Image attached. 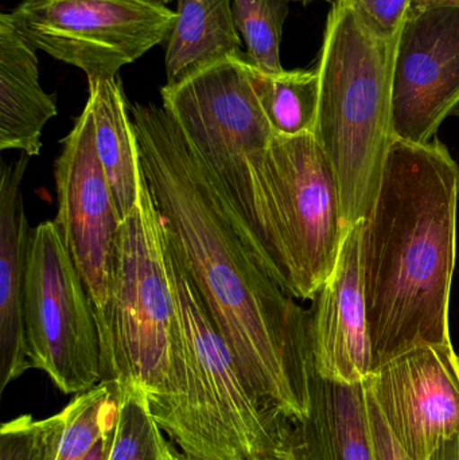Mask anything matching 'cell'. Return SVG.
Segmentation results:
<instances>
[{
  "label": "cell",
  "instance_id": "obj_1",
  "mask_svg": "<svg viewBox=\"0 0 459 460\" xmlns=\"http://www.w3.org/2000/svg\"><path fill=\"white\" fill-rule=\"evenodd\" d=\"M148 191L240 372L280 424L309 413L312 311L269 275L255 243L163 107L129 105Z\"/></svg>",
  "mask_w": 459,
  "mask_h": 460
},
{
  "label": "cell",
  "instance_id": "obj_28",
  "mask_svg": "<svg viewBox=\"0 0 459 460\" xmlns=\"http://www.w3.org/2000/svg\"><path fill=\"white\" fill-rule=\"evenodd\" d=\"M431 7L459 8V0H412L411 11L410 13H417V11Z\"/></svg>",
  "mask_w": 459,
  "mask_h": 460
},
{
  "label": "cell",
  "instance_id": "obj_2",
  "mask_svg": "<svg viewBox=\"0 0 459 460\" xmlns=\"http://www.w3.org/2000/svg\"><path fill=\"white\" fill-rule=\"evenodd\" d=\"M458 202L459 167L438 137L393 140L361 238L372 372L420 346L452 345Z\"/></svg>",
  "mask_w": 459,
  "mask_h": 460
},
{
  "label": "cell",
  "instance_id": "obj_20",
  "mask_svg": "<svg viewBox=\"0 0 459 460\" xmlns=\"http://www.w3.org/2000/svg\"><path fill=\"white\" fill-rule=\"evenodd\" d=\"M62 415L64 432L57 460H84L107 432L115 429L118 397L112 386L100 383L78 394Z\"/></svg>",
  "mask_w": 459,
  "mask_h": 460
},
{
  "label": "cell",
  "instance_id": "obj_21",
  "mask_svg": "<svg viewBox=\"0 0 459 460\" xmlns=\"http://www.w3.org/2000/svg\"><path fill=\"white\" fill-rule=\"evenodd\" d=\"M232 10L248 61L261 72L285 70L280 45L288 16L287 0H232Z\"/></svg>",
  "mask_w": 459,
  "mask_h": 460
},
{
  "label": "cell",
  "instance_id": "obj_24",
  "mask_svg": "<svg viewBox=\"0 0 459 460\" xmlns=\"http://www.w3.org/2000/svg\"><path fill=\"white\" fill-rule=\"evenodd\" d=\"M363 19L374 34L393 40L401 34L412 0H344Z\"/></svg>",
  "mask_w": 459,
  "mask_h": 460
},
{
  "label": "cell",
  "instance_id": "obj_22",
  "mask_svg": "<svg viewBox=\"0 0 459 460\" xmlns=\"http://www.w3.org/2000/svg\"><path fill=\"white\" fill-rule=\"evenodd\" d=\"M172 448L143 392L132 391L118 397L115 434L108 460H170Z\"/></svg>",
  "mask_w": 459,
  "mask_h": 460
},
{
  "label": "cell",
  "instance_id": "obj_14",
  "mask_svg": "<svg viewBox=\"0 0 459 460\" xmlns=\"http://www.w3.org/2000/svg\"><path fill=\"white\" fill-rule=\"evenodd\" d=\"M283 460H376L364 383L315 375L309 413L286 429Z\"/></svg>",
  "mask_w": 459,
  "mask_h": 460
},
{
  "label": "cell",
  "instance_id": "obj_12",
  "mask_svg": "<svg viewBox=\"0 0 459 460\" xmlns=\"http://www.w3.org/2000/svg\"><path fill=\"white\" fill-rule=\"evenodd\" d=\"M364 385L412 460H430L459 437V357L453 345L407 351L375 369Z\"/></svg>",
  "mask_w": 459,
  "mask_h": 460
},
{
  "label": "cell",
  "instance_id": "obj_25",
  "mask_svg": "<svg viewBox=\"0 0 459 460\" xmlns=\"http://www.w3.org/2000/svg\"><path fill=\"white\" fill-rule=\"evenodd\" d=\"M366 386V385H364ZM368 399L369 420H371L372 439H374L375 459L376 460H412L399 445L393 432L388 429L376 402L366 389Z\"/></svg>",
  "mask_w": 459,
  "mask_h": 460
},
{
  "label": "cell",
  "instance_id": "obj_18",
  "mask_svg": "<svg viewBox=\"0 0 459 460\" xmlns=\"http://www.w3.org/2000/svg\"><path fill=\"white\" fill-rule=\"evenodd\" d=\"M232 0H178L177 19L166 46V84L228 54L242 53Z\"/></svg>",
  "mask_w": 459,
  "mask_h": 460
},
{
  "label": "cell",
  "instance_id": "obj_13",
  "mask_svg": "<svg viewBox=\"0 0 459 460\" xmlns=\"http://www.w3.org/2000/svg\"><path fill=\"white\" fill-rule=\"evenodd\" d=\"M363 221L345 233L334 270L318 292L312 311L310 334L315 375L337 383H364L372 373L361 264Z\"/></svg>",
  "mask_w": 459,
  "mask_h": 460
},
{
  "label": "cell",
  "instance_id": "obj_27",
  "mask_svg": "<svg viewBox=\"0 0 459 460\" xmlns=\"http://www.w3.org/2000/svg\"><path fill=\"white\" fill-rule=\"evenodd\" d=\"M430 460H459V437L442 445Z\"/></svg>",
  "mask_w": 459,
  "mask_h": 460
},
{
  "label": "cell",
  "instance_id": "obj_6",
  "mask_svg": "<svg viewBox=\"0 0 459 460\" xmlns=\"http://www.w3.org/2000/svg\"><path fill=\"white\" fill-rule=\"evenodd\" d=\"M181 350L166 235L143 177L137 205L121 221L102 383L116 397L139 391L153 402L163 394Z\"/></svg>",
  "mask_w": 459,
  "mask_h": 460
},
{
  "label": "cell",
  "instance_id": "obj_16",
  "mask_svg": "<svg viewBox=\"0 0 459 460\" xmlns=\"http://www.w3.org/2000/svg\"><path fill=\"white\" fill-rule=\"evenodd\" d=\"M57 116L56 94L40 84L37 49L13 23L0 15V150L37 156L43 128Z\"/></svg>",
  "mask_w": 459,
  "mask_h": 460
},
{
  "label": "cell",
  "instance_id": "obj_7",
  "mask_svg": "<svg viewBox=\"0 0 459 460\" xmlns=\"http://www.w3.org/2000/svg\"><path fill=\"white\" fill-rule=\"evenodd\" d=\"M266 172L285 291L296 299H315L348 230L336 172L314 134L274 135Z\"/></svg>",
  "mask_w": 459,
  "mask_h": 460
},
{
  "label": "cell",
  "instance_id": "obj_15",
  "mask_svg": "<svg viewBox=\"0 0 459 460\" xmlns=\"http://www.w3.org/2000/svg\"><path fill=\"white\" fill-rule=\"evenodd\" d=\"M30 156L3 164L0 172V389L31 369L27 357L23 299L31 228L24 215V172Z\"/></svg>",
  "mask_w": 459,
  "mask_h": 460
},
{
  "label": "cell",
  "instance_id": "obj_26",
  "mask_svg": "<svg viewBox=\"0 0 459 460\" xmlns=\"http://www.w3.org/2000/svg\"><path fill=\"white\" fill-rule=\"evenodd\" d=\"M113 434H115V429L107 432V434L94 445L91 453H89L84 460H108V458H110V447H112Z\"/></svg>",
  "mask_w": 459,
  "mask_h": 460
},
{
  "label": "cell",
  "instance_id": "obj_30",
  "mask_svg": "<svg viewBox=\"0 0 459 460\" xmlns=\"http://www.w3.org/2000/svg\"><path fill=\"white\" fill-rule=\"evenodd\" d=\"M287 2L302 3V4H305V5L310 4V3H314V2H328V3H331V4H333V3L336 2V0H287Z\"/></svg>",
  "mask_w": 459,
  "mask_h": 460
},
{
  "label": "cell",
  "instance_id": "obj_5",
  "mask_svg": "<svg viewBox=\"0 0 459 460\" xmlns=\"http://www.w3.org/2000/svg\"><path fill=\"white\" fill-rule=\"evenodd\" d=\"M177 123L285 289L269 216L267 151L274 131L251 81L244 51L213 59L161 89Z\"/></svg>",
  "mask_w": 459,
  "mask_h": 460
},
{
  "label": "cell",
  "instance_id": "obj_10",
  "mask_svg": "<svg viewBox=\"0 0 459 460\" xmlns=\"http://www.w3.org/2000/svg\"><path fill=\"white\" fill-rule=\"evenodd\" d=\"M61 145L54 162L58 204L54 220L93 305L102 345L110 323L121 218L97 154L88 104Z\"/></svg>",
  "mask_w": 459,
  "mask_h": 460
},
{
  "label": "cell",
  "instance_id": "obj_23",
  "mask_svg": "<svg viewBox=\"0 0 459 460\" xmlns=\"http://www.w3.org/2000/svg\"><path fill=\"white\" fill-rule=\"evenodd\" d=\"M62 432V412L42 420L19 416L0 429V460H57Z\"/></svg>",
  "mask_w": 459,
  "mask_h": 460
},
{
  "label": "cell",
  "instance_id": "obj_17",
  "mask_svg": "<svg viewBox=\"0 0 459 460\" xmlns=\"http://www.w3.org/2000/svg\"><path fill=\"white\" fill-rule=\"evenodd\" d=\"M88 91L97 154L123 221L137 205L145 177L129 105L120 78L88 81Z\"/></svg>",
  "mask_w": 459,
  "mask_h": 460
},
{
  "label": "cell",
  "instance_id": "obj_29",
  "mask_svg": "<svg viewBox=\"0 0 459 460\" xmlns=\"http://www.w3.org/2000/svg\"><path fill=\"white\" fill-rule=\"evenodd\" d=\"M170 460H196L186 456V454L180 453V451L172 448V454H170Z\"/></svg>",
  "mask_w": 459,
  "mask_h": 460
},
{
  "label": "cell",
  "instance_id": "obj_19",
  "mask_svg": "<svg viewBox=\"0 0 459 460\" xmlns=\"http://www.w3.org/2000/svg\"><path fill=\"white\" fill-rule=\"evenodd\" d=\"M251 81L275 135L314 134L320 102L315 69L266 73L251 64Z\"/></svg>",
  "mask_w": 459,
  "mask_h": 460
},
{
  "label": "cell",
  "instance_id": "obj_11",
  "mask_svg": "<svg viewBox=\"0 0 459 460\" xmlns=\"http://www.w3.org/2000/svg\"><path fill=\"white\" fill-rule=\"evenodd\" d=\"M459 113V8L410 13L396 49L393 75L395 139L431 142Z\"/></svg>",
  "mask_w": 459,
  "mask_h": 460
},
{
  "label": "cell",
  "instance_id": "obj_31",
  "mask_svg": "<svg viewBox=\"0 0 459 460\" xmlns=\"http://www.w3.org/2000/svg\"><path fill=\"white\" fill-rule=\"evenodd\" d=\"M159 2L163 3V4H167V3L172 2V0H159Z\"/></svg>",
  "mask_w": 459,
  "mask_h": 460
},
{
  "label": "cell",
  "instance_id": "obj_4",
  "mask_svg": "<svg viewBox=\"0 0 459 460\" xmlns=\"http://www.w3.org/2000/svg\"><path fill=\"white\" fill-rule=\"evenodd\" d=\"M401 35V34H399ZM399 35L374 34L344 0L331 4L315 72L314 137L336 172L347 229L374 208L393 129V75Z\"/></svg>",
  "mask_w": 459,
  "mask_h": 460
},
{
  "label": "cell",
  "instance_id": "obj_8",
  "mask_svg": "<svg viewBox=\"0 0 459 460\" xmlns=\"http://www.w3.org/2000/svg\"><path fill=\"white\" fill-rule=\"evenodd\" d=\"M27 357L66 394L99 385L102 341L93 305L56 220L31 230L23 299Z\"/></svg>",
  "mask_w": 459,
  "mask_h": 460
},
{
  "label": "cell",
  "instance_id": "obj_3",
  "mask_svg": "<svg viewBox=\"0 0 459 460\" xmlns=\"http://www.w3.org/2000/svg\"><path fill=\"white\" fill-rule=\"evenodd\" d=\"M167 248L182 351L163 394L150 402L154 419L196 460H283L286 427L248 385L190 276Z\"/></svg>",
  "mask_w": 459,
  "mask_h": 460
},
{
  "label": "cell",
  "instance_id": "obj_9",
  "mask_svg": "<svg viewBox=\"0 0 459 460\" xmlns=\"http://www.w3.org/2000/svg\"><path fill=\"white\" fill-rule=\"evenodd\" d=\"M10 15L37 50L93 81L167 42L177 10L159 0H22Z\"/></svg>",
  "mask_w": 459,
  "mask_h": 460
}]
</instances>
